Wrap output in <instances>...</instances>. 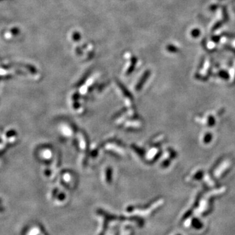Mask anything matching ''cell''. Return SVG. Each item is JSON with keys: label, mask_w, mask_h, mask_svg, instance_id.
Listing matches in <instances>:
<instances>
[{"label": "cell", "mask_w": 235, "mask_h": 235, "mask_svg": "<svg viewBox=\"0 0 235 235\" xmlns=\"http://www.w3.org/2000/svg\"><path fill=\"white\" fill-rule=\"evenodd\" d=\"M191 225H192L193 227L195 229H202V227H203L202 223L200 222L199 219L195 218V217L193 219L192 222H191Z\"/></svg>", "instance_id": "1"}, {"label": "cell", "mask_w": 235, "mask_h": 235, "mask_svg": "<svg viewBox=\"0 0 235 235\" xmlns=\"http://www.w3.org/2000/svg\"><path fill=\"white\" fill-rule=\"evenodd\" d=\"M178 235H180V234H178Z\"/></svg>", "instance_id": "2"}]
</instances>
